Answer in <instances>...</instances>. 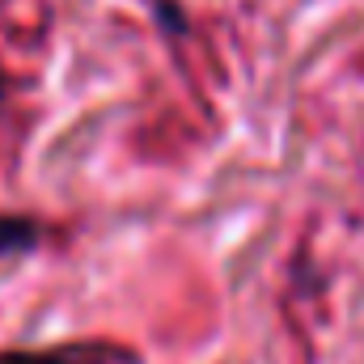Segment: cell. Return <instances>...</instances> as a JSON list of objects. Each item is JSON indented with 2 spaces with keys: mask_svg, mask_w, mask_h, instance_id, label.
Segmentation results:
<instances>
[{
  "mask_svg": "<svg viewBox=\"0 0 364 364\" xmlns=\"http://www.w3.org/2000/svg\"><path fill=\"white\" fill-rule=\"evenodd\" d=\"M0 364H136V356L106 343H68L47 352H0Z\"/></svg>",
  "mask_w": 364,
  "mask_h": 364,
  "instance_id": "6da1fadb",
  "label": "cell"
},
{
  "mask_svg": "<svg viewBox=\"0 0 364 364\" xmlns=\"http://www.w3.org/2000/svg\"><path fill=\"white\" fill-rule=\"evenodd\" d=\"M38 242V229L34 220L26 216H0V255H13V250H26Z\"/></svg>",
  "mask_w": 364,
  "mask_h": 364,
  "instance_id": "7a4b0ae2",
  "label": "cell"
},
{
  "mask_svg": "<svg viewBox=\"0 0 364 364\" xmlns=\"http://www.w3.org/2000/svg\"><path fill=\"white\" fill-rule=\"evenodd\" d=\"M0 90H4V85H0Z\"/></svg>",
  "mask_w": 364,
  "mask_h": 364,
  "instance_id": "3957f363",
  "label": "cell"
}]
</instances>
